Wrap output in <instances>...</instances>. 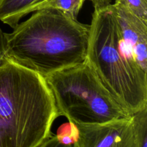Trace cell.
Returning a JSON list of instances; mask_svg holds the SVG:
<instances>
[{
	"instance_id": "6da1fadb",
	"label": "cell",
	"mask_w": 147,
	"mask_h": 147,
	"mask_svg": "<svg viewBox=\"0 0 147 147\" xmlns=\"http://www.w3.org/2000/svg\"><path fill=\"white\" fill-rule=\"evenodd\" d=\"M34 12L6 33L9 60L44 78L86 62L90 24L56 9Z\"/></svg>"
},
{
	"instance_id": "7a4b0ae2",
	"label": "cell",
	"mask_w": 147,
	"mask_h": 147,
	"mask_svg": "<svg viewBox=\"0 0 147 147\" xmlns=\"http://www.w3.org/2000/svg\"><path fill=\"white\" fill-rule=\"evenodd\" d=\"M59 117L43 76L7 60L0 66V147H36Z\"/></svg>"
},
{
	"instance_id": "3957f363",
	"label": "cell",
	"mask_w": 147,
	"mask_h": 147,
	"mask_svg": "<svg viewBox=\"0 0 147 147\" xmlns=\"http://www.w3.org/2000/svg\"><path fill=\"white\" fill-rule=\"evenodd\" d=\"M86 63L115 100L134 115L147 106V73L126 51L113 4L94 9Z\"/></svg>"
},
{
	"instance_id": "277c9868",
	"label": "cell",
	"mask_w": 147,
	"mask_h": 147,
	"mask_svg": "<svg viewBox=\"0 0 147 147\" xmlns=\"http://www.w3.org/2000/svg\"><path fill=\"white\" fill-rule=\"evenodd\" d=\"M45 79L59 116L66 117L69 123L96 124L131 116L113 99L86 62Z\"/></svg>"
},
{
	"instance_id": "5b68a950",
	"label": "cell",
	"mask_w": 147,
	"mask_h": 147,
	"mask_svg": "<svg viewBox=\"0 0 147 147\" xmlns=\"http://www.w3.org/2000/svg\"><path fill=\"white\" fill-rule=\"evenodd\" d=\"M75 126L73 147H135L132 116L106 123Z\"/></svg>"
},
{
	"instance_id": "8992f818",
	"label": "cell",
	"mask_w": 147,
	"mask_h": 147,
	"mask_svg": "<svg viewBox=\"0 0 147 147\" xmlns=\"http://www.w3.org/2000/svg\"><path fill=\"white\" fill-rule=\"evenodd\" d=\"M113 7L126 51L147 73V22L118 4Z\"/></svg>"
},
{
	"instance_id": "52a82bcc",
	"label": "cell",
	"mask_w": 147,
	"mask_h": 147,
	"mask_svg": "<svg viewBox=\"0 0 147 147\" xmlns=\"http://www.w3.org/2000/svg\"><path fill=\"white\" fill-rule=\"evenodd\" d=\"M44 0H0V21L14 29L31 7Z\"/></svg>"
},
{
	"instance_id": "ba28073f",
	"label": "cell",
	"mask_w": 147,
	"mask_h": 147,
	"mask_svg": "<svg viewBox=\"0 0 147 147\" xmlns=\"http://www.w3.org/2000/svg\"><path fill=\"white\" fill-rule=\"evenodd\" d=\"M85 0H44L35 4L27 11V14L40 9H52L62 11L73 19L77 20Z\"/></svg>"
},
{
	"instance_id": "9c48e42d",
	"label": "cell",
	"mask_w": 147,
	"mask_h": 147,
	"mask_svg": "<svg viewBox=\"0 0 147 147\" xmlns=\"http://www.w3.org/2000/svg\"><path fill=\"white\" fill-rule=\"evenodd\" d=\"M135 147H147V106L132 115Z\"/></svg>"
},
{
	"instance_id": "30bf717a",
	"label": "cell",
	"mask_w": 147,
	"mask_h": 147,
	"mask_svg": "<svg viewBox=\"0 0 147 147\" xmlns=\"http://www.w3.org/2000/svg\"><path fill=\"white\" fill-rule=\"evenodd\" d=\"M115 4L147 22V0H115Z\"/></svg>"
},
{
	"instance_id": "8fae6325",
	"label": "cell",
	"mask_w": 147,
	"mask_h": 147,
	"mask_svg": "<svg viewBox=\"0 0 147 147\" xmlns=\"http://www.w3.org/2000/svg\"><path fill=\"white\" fill-rule=\"evenodd\" d=\"M36 147H73L71 144H65L60 141L57 135L53 134Z\"/></svg>"
},
{
	"instance_id": "7c38bea8",
	"label": "cell",
	"mask_w": 147,
	"mask_h": 147,
	"mask_svg": "<svg viewBox=\"0 0 147 147\" xmlns=\"http://www.w3.org/2000/svg\"><path fill=\"white\" fill-rule=\"evenodd\" d=\"M7 60V48L4 40L0 37V66Z\"/></svg>"
},
{
	"instance_id": "4fadbf2b",
	"label": "cell",
	"mask_w": 147,
	"mask_h": 147,
	"mask_svg": "<svg viewBox=\"0 0 147 147\" xmlns=\"http://www.w3.org/2000/svg\"><path fill=\"white\" fill-rule=\"evenodd\" d=\"M93 4L94 9L103 8L111 4V0H90Z\"/></svg>"
}]
</instances>
